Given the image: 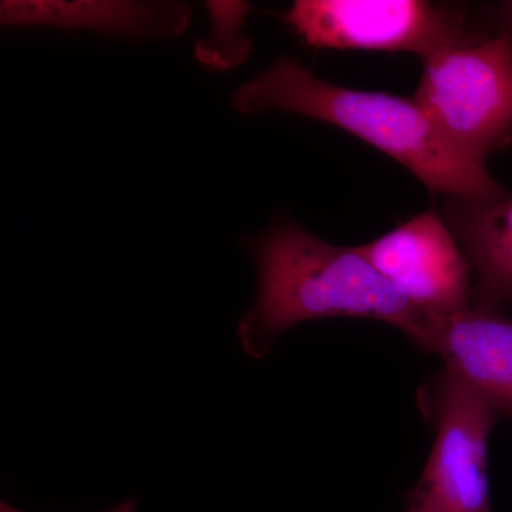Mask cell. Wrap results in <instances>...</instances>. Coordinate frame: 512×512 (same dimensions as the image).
Wrapping results in <instances>:
<instances>
[{"label": "cell", "instance_id": "1", "mask_svg": "<svg viewBox=\"0 0 512 512\" xmlns=\"http://www.w3.org/2000/svg\"><path fill=\"white\" fill-rule=\"evenodd\" d=\"M249 249L258 288L254 306L238 322L237 335L254 359L268 355L286 330L329 318L389 323L430 352L433 318L417 312L357 247L330 244L282 215Z\"/></svg>", "mask_w": 512, "mask_h": 512}, {"label": "cell", "instance_id": "2", "mask_svg": "<svg viewBox=\"0 0 512 512\" xmlns=\"http://www.w3.org/2000/svg\"><path fill=\"white\" fill-rule=\"evenodd\" d=\"M232 106L244 116L284 111L332 124L403 165L433 197L493 201L512 194L485 165L457 150L414 97L330 83L293 57L242 84Z\"/></svg>", "mask_w": 512, "mask_h": 512}, {"label": "cell", "instance_id": "3", "mask_svg": "<svg viewBox=\"0 0 512 512\" xmlns=\"http://www.w3.org/2000/svg\"><path fill=\"white\" fill-rule=\"evenodd\" d=\"M414 100L478 164L512 140V42L504 33L423 59Z\"/></svg>", "mask_w": 512, "mask_h": 512}, {"label": "cell", "instance_id": "4", "mask_svg": "<svg viewBox=\"0 0 512 512\" xmlns=\"http://www.w3.org/2000/svg\"><path fill=\"white\" fill-rule=\"evenodd\" d=\"M284 19L315 49L413 53L421 59L488 37L451 6L423 0H296Z\"/></svg>", "mask_w": 512, "mask_h": 512}, {"label": "cell", "instance_id": "5", "mask_svg": "<svg viewBox=\"0 0 512 512\" xmlns=\"http://www.w3.org/2000/svg\"><path fill=\"white\" fill-rule=\"evenodd\" d=\"M420 404L436 439L409 503L431 512H494L488 443L498 414L446 369L421 389Z\"/></svg>", "mask_w": 512, "mask_h": 512}, {"label": "cell", "instance_id": "6", "mask_svg": "<svg viewBox=\"0 0 512 512\" xmlns=\"http://www.w3.org/2000/svg\"><path fill=\"white\" fill-rule=\"evenodd\" d=\"M357 249L427 318H447L473 306V268L440 211L420 212Z\"/></svg>", "mask_w": 512, "mask_h": 512}, {"label": "cell", "instance_id": "7", "mask_svg": "<svg viewBox=\"0 0 512 512\" xmlns=\"http://www.w3.org/2000/svg\"><path fill=\"white\" fill-rule=\"evenodd\" d=\"M431 353L500 419L512 420L511 318L478 306L434 318Z\"/></svg>", "mask_w": 512, "mask_h": 512}, {"label": "cell", "instance_id": "8", "mask_svg": "<svg viewBox=\"0 0 512 512\" xmlns=\"http://www.w3.org/2000/svg\"><path fill=\"white\" fill-rule=\"evenodd\" d=\"M440 214L473 268V306L512 311V194L493 201L446 197Z\"/></svg>", "mask_w": 512, "mask_h": 512}, {"label": "cell", "instance_id": "9", "mask_svg": "<svg viewBox=\"0 0 512 512\" xmlns=\"http://www.w3.org/2000/svg\"><path fill=\"white\" fill-rule=\"evenodd\" d=\"M3 26H56L103 35L148 39L178 36L190 25L181 3L2 2Z\"/></svg>", "mask_w": 512, "mask_h": 512}, {"label": "cell", "instance_id": "10", "mask_svg": "<svg viewBox=\"0 0 512 512\" xmlns=\"http://www.w3.org/2000/svg\"><path fill=\"white\" fill-rule=\"evenodd\" d=\"M491 19L497 26V33H504L510 37L512 42V0L498 3L491 9Z\"/></svg>", "mask_w": 512, "mask_h": 512}, {"label": "cell", "instance_id": "11", "mask_svg": "<svg viewBox=\"0 0 512 512\" xmlns=\"http://www.w3.org/2000/svg\"><path fill=\"white\" fill-rule=\"evenodd\" d=\"M137 510V503L134 500H127L124 501V503H121L117 505L116 508H113V510L107 511V512H136ZM0 512H23L18 510V508L12 507V505L5 503V501H2L0 503Z\"/></svg>", "mask_w": 512, "mask_h": 512}, {"label": "cell", "instance_id": "12", "mask_svg": "<svg viewBox=\"0 0 512 512\" xmlns=\"http://www.w3.org/2000/svg\"><path fill=\"white\" fill-rule=\"evenodd\" d=\"M407 512H431L427 510V508L421 507L419 504L409 503V508H407Z\"/></svg>", "mask_w": 512, "mask_h": 512}]
</instances>
